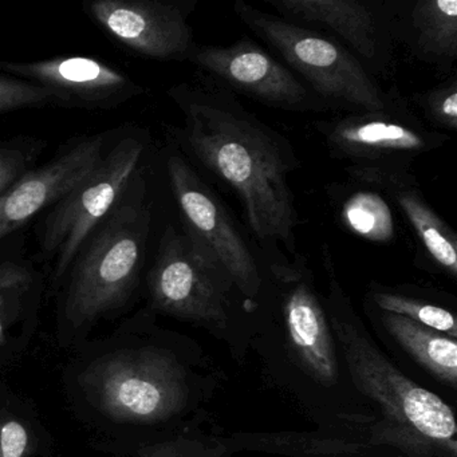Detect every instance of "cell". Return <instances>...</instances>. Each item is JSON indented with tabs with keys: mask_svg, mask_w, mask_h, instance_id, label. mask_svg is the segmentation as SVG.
Returning a JSON list of instances; mask_svg holds the SVG:
<instances>
[{
	"mask_svg": "<svg viewBox=\"0 0 457 457\" xmlns=\"http://www.w3.org/2000/svg\"><path fill=\"white\" fill-rule=\"evenodd\" d=\"M29 444V432L22 422L17 420L0 422V457H25Z\"/></svg>",
	"mask_w": 457,
	"mask_h": 457,
	"instance_id": "cell-24",
	"label": "cell"
},
{
	"mask_svg": "<svg viewBox=\"0 0 457 457\" xmlns=\"http://www.w3.org/2000/svg\"><path fill=\"white\" fill-rule=\"evenodd\" d=\"M370 299L384 312L408 318L430 330L446 334L452 339L457 337L453 314L443 307L387 291H371Z\"/></svg>",
	"mask_w": 457,
	"mask_h": 457,
	"instance_id": "cell-20",
	"label": "cell"
},
{
	"mask_svg": "<svg viewBox=\"0 0 457 457\" xmlns=\"http://www.w3.org/2000/svg\"><path fill=\"white\" fill-rule=\"evenodd\" d=\"M307 274L304 256L291 261L287 277L293 286L285 298L286 323L291 342L307 370L318 382L330 386L338 376L333 338Z\"/></svg>",
	"mask_w": 457,
	"mask_h": 457,
	"instance_id": "cell-15",
	"label": "cell"
},
{
	"mask_svg": "<svg viewBox=\"0 0 457 457\" xmlns=\"http://www.w3.org/2000/svg\"><path fill=\"white\" fill-rule=\"evenodd\" d=\"M196 0H95L89 15L136 54L160 61H188L194 49L189 15Z\"/></svg>",
	"mask_w": 457,
	"mask_h": 457,
	"instance_id": "cell-12",
	"label": "cell"
},
{
	"mask_svg": "<svg viewBox=\"0 0 457 457\" xmlns=\"http://www.w3.org/2000/svg\"><path fill=\"white\" fill-rule=\"evenodd\" d=\"M424 114L425 121L432 129H457V77L451 74L445 81L425 92L413 93L409 98Z\"/></svg>",
	"mask_w": 457,
	"mask_h": 457,
	"instance_id": "cell-21",
	"label": "cell"
},
{
	"mask_svg": "<svg viewBox=\"0 0 457 457\" xmlns=\"http://www.w3.org/2000/svg\"><path fill=\"white\" fill-rule=\"evenodd\" d=\"M331 323L358 389L398 424L454 448L456 420L451 406L403 376L353 323L338 315L331 317Z\"/></svg>",
	"mask_w": 457,
	"mask_h": 457,
	"instance_id": "cell-6",
	"label": "cell"
},
{
	"mask_svg": "<svg viewBox=\"0 0 457 457\" xmlns=\"http://www.w3.org/2000/svg\"><path fill=\"white\" fill-rule=\"evenodd\" d=\"M105 137L84 138L44 167L23 173L0 194V239L57 204L100 162Z\"/></svg>",
	"mask_w": 457,
	"mask_h": 457,
	"instance_id": "cell-13",
	"label": "cell"
},
{
	"mask_svg": "<svg viewBox=\"0 0 457 457\" xmlns=\"http://www.w3.org/2000/svg\"><path fill=\"white\" fill-rule=\"evenodd\" d=\"M373 189L374 192L360 189L341 194L338 215L342 223L346 224L347 228L354 234L366 239L386 242L393 237L392 213L379 195L381 192Z\"/></svg>",
	"mask_w": 457,
	"mask_h": 457,
	"instance_id": "cell-19",
	"label": "cell"
},
{
	"mask_svg": "<svg viewBox=\"0 0 457 457\" xmlns=\"http://www.w3.org/2000/svg\"><path fill=\"white\" fill-rule=\"evenodd\" d=\"M61 103L54 90L9 74H0V113Z\"/></svg>",
	"mask_w": 457,
	"mask_h": 457,
	"instance_id": "cell-22",
	"label": "cell"
},
{
	"mask_svg": "<svg viewBox=\"0 0 457 457\" xmlns=\"http://www.w3.org/2000/svg\"><path fill=\"white\" fill-rule=\"evenodd\" d=\"M30 157L22 149L0 151V194L6 191L25 172Z\"/></svg>",
	"mask_w": 457,
	"mask_h": 457,
	"instance_id": "cell-25",
	"label": "cell"
},
{
	"mask_svg": "<svg viewBox=\"0 0 457 457\" xmlns=\"http://www.w3.org/2000/svg\"><path fill=\"white\" fill-rule=\"evenodd\" d=\"M373 187L389 197L403 212L428 258L449 277H457V237L425 199L414 173L374 179Z\"/></svg>",
	"mask_w": 457,
	"mask_h": 457,
	"instance_id": "cell-17",
	"label": "cell"
},
{
	"mask_svg": "<svg viewBox=\"0 0 457 457\" xmlns=\"http://www.w3.org/2000/svg\"><path fill=\"white\" fill-rule=\"evenodd\" d=\"M84 382L97 408L119 421H159L172 416L184 403L181 371L152 350L103 358L89 369Z\"/></svg>",
	"mask_w": 457,
	"mask_h": 457,
	"instance_id": "cell-8",
	"label": "cell"
},
{
	"mask_svg": "<svg viewBox=\"0 0 457 457\" xmlns=\"http://www.w3.org/2000/svg\"><path fill=\"white\" fill-rule=\"evenodd\" d=\"M148 285L157 309L205 322L226 318L227 298L235 287L215 255L191 232L172 224L160 239Z\"/></svg>",
	"mask_w": 457,
	"mask_h": 457,
	"instance_id": "cell-7",
	"label": "cell"
},
{
	"mask_svg": "<svg viewBox=\"0 0 457 457\" xmlns=\"http://www.w3.org/2000/svg\"><path fill=\"white\" fill-rule=\"evenodd\" d=\"M283 20L346 47L377 79L395 68V0H266Z\"/></svg>",
	"mask_w": 457,
	"mask_h": 457,
	"instance_id": "cell-11",
	"label": "cell"
},
{
	"mask_svg": "<svg viewBox=\"0 0 457 457\" xmlns=\"http://www.w3.org/2000/svg\"><path fill=\"white\" fill-rule=\"evenodd\" d=\"M234 12L331 111L365 113L385 108L392 100L395 87L385 92L336 39L263 12L245 0H237Z\"/></svg>",
	"mask_w": 457,
	"mask_h": 457,
	"instance_id": "cell-3",
	"label": "cell"
},
{
	"mask_svg": "<svg viewBox=\"0 0 457 457\" xmlns=\"http://www.w3.org/2000/svg\"><path fill=\"white\" fill-rule=\"evenodd\" d=\"M9 76L54 90L66 104L111 109L144 92L121 71L87 57H62L37 62H0Z\"/></svg>",
	"mask_w": 457,
	"mask_h": 457,
	"instance_id": "cell-14",
	"label": "cell"
},
{
	"mask_svg": "<svg viewBox=\"0 0 457 457\" xmlns=\"http://www.w3.org/2000/svg\"><path fill=\"white\" fill-rule=\"evenodd\" d=\"M381 320L385 328L406 352L411 353L438 378L456 386L457 345L454 339L401 315L385 312Z\"/></svg>",
	"mask_w": 457,
	"mask_h": 457,
	"instance_id": "cell-18",
	"label": "cell"
},
{
	"mask_svg": "<svg viewBox=\"0 0 457 457\" xmlns=\"http://www.w3.org/2000/svg\"><path fill=\"white\" fill-rule=\"evenodd\" d=\"M393 34L411 57L451 76L457 62V0H395Z\"/></svg>",
	"mask_w": 457,
	"mask_h": 457,
	"instance_id": "cell-16",
	"label": "cell"
},
{
	"mask_svg": "<svg viewBox=\"0 0 457 457\" xmlns=\"http://www.w3.org/2000/svg\"><path fill=\"white\" fill-rule=\"evenodd\" d=\"M189 62L235 96L294 113L331 111L282 61L248 37L228 46L195 45Z\"/></svg>",
	"mask_w": 457,
	"mask_h": 457,
	"instance_id": "cell-10",
	"label": "cell"
},
{
	"mask_svg": "<svg viewBox=\"0 0 457 457\" xmlns=\"http://www.w3.org/2000/svg\"><path fill=\"white\" fill-rule=\"evenodd\" d=\"M328 156L345 162L354 183L413 173L414 162L437 151L449 136L428 128L395 87L385 108L323 120L314 124Z\"/></svg>",
	"mask_w": 457,
	"mask_h": 457,
	"instance_id": "cell-4",
	"label": "cell"
},
{
	"mask_svg": "<svg viewBox=\"0 0 457 457\" xmlns=\"http://www.w3.org/2000/svg\"><path fill=\"white\" fill-rule=\"evenodd\" d=\"M167 172L180 210L181 227L215 255L237 290L255 296L262 287L261 253L228 205L183 152L168 156Z\"/></svg>",
	"mask_w": 457,
	"mask_h": 457,
	"instance_id": "cell-9",
	"label": "cell"
},
{
	"mask_svg": "<svg viewBox=\"0 0 457 457\" xmlns=\"http://www.w3.org/2000/svg\"><path fill=\"white\" fill-rule=\"evenodd\" d=\"M151 221L145 181L138 176L132 197H122L73 262L65 302L69 322L79 328L129 298L145 261Z\"/></svg>",
	"mask_w": 457,
	"mask_h": 457,
	"instance_id": "cell-2",
	"label": "cell"
},
{
	"mask_svg": "<svg viewBox=\"0 0 457 457\" xmlns=\"http://www.w3.org/2000/svg\"><path fill=\"white\" fill-rule=\"evenodd\" d=\"M168 95L183 114L184 127L176 130L181 149L239 200L250 237L270 270L288 266L285 250L293 259L301 255V221L290 187L301 160L290 141L207 74L197 71L194 81Z\"/></svg>",
	"mask_w": 457,
	"mask_h": 457,
	"instance_id": "cell-1",
	"label": "cell"
},
{
	"mask_svg": "<svg viewBox=\"0 0 457 457\" xmlns=\"http://www.w3.org/2000/svg\"><path fill=\"white\" fill-rule=\"evenodd\" d=\"M144 141L125 137L104 154L95 170L63 199L44 223L39 237L42 253L55 255L53 282L69 271L85 243L104 219L121 202L137 178Z\"/></svg>",
	"mask_w": 457,
	"mask_h": 457,
	"instance_id": "cell-5",
	"label": "cell"
},
{
	"mask_svg": "<svg viewBox=\"0 0 457 457\" xmlns=\"http://www.w3.org/2000/svg\"><path fill=\"white\" fill-rule=\"evenodd\" d=\"M31 285L33 277L26 267L14 262L0 263V345L4 339V320H10L20 309Z\"/></svg>",
	"mask_w": 457,
	"mask_h": 457,
	"instance_id": "cell-23",
	"label": "cell"
}]
</instances>
